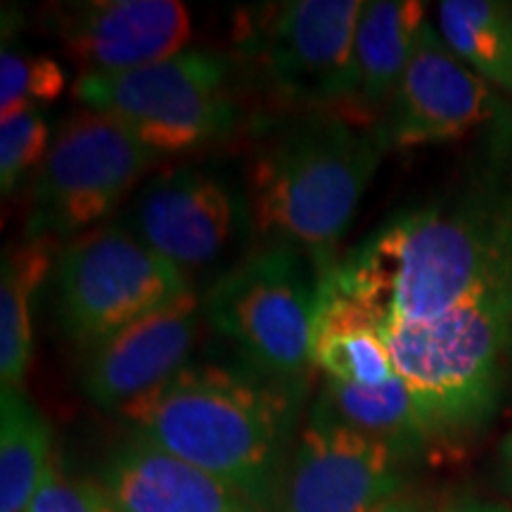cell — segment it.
<instances>
[{"instance_id": "obj_23", "label": "cell", "mask_w": 512, "mask_h": 512, "mask_svg": "<svg viewBox=\"0 0 512 512\" xmlns=\"http://www.w3.org/2000/svg\"><path fill=\"white\" fill-rule=\"evenodd\" d=\"M50 126L38 107L0 117V190L8 197L29 169L48 157Z\"/></svg>"}, {"instance_id": "obj_10", "label": "cell", "mask_w": 512, "mask_h": 512, "mask_svg": "<svg viewBox=\"0 0 512 512\" xmlns=\"http://www.w3.org/2000/svg\"><path fill=\"white\" fill-rule=\"evenodd\" d=\"M413 463L316 399L294 439L275 512H370L403 494Z\"/></svg>"}, {"instance_id": "obj_6", "label": "cell", "mask_w": 512, "mask_h": 512, "mask_svg": "<svg viewBox=\"0 0 512 512\" xmlns=\"http://www.w3.org/2000/svg\"><path fill=\"white\" fill-rule=\"evenodd\" d=\"M74 98L83 110L114 119L162 157L197 150L238 124L230 60L204 48L128 72L79 74Z\"/></svg>"}, {"instance_id": "obj_11", "label": "cell", "mask_w": 512, "mask_h": 512, "mask_svg": "<svg viewBox=\"0 0 512 512\" xmlns=\"http://www.w3.org/2000/svg\"><path fill=\"white\" fill-rule=\"evenodd\" d=\"M126 228L185 273L216 264L252 223L247 197L226 178L204 166H171L143 185Z\"/></svg>"}, {"instance_id": "obj_20", "label": "cell", "mask_w": 512, "mask_h": 512, "mask_svg": "<svg viewBox=\"0 0 512 512\" xmlns=\"http://www.w3.org/2000/svg\"><path fill=\"white\" fill-rule=\"evenodd\" d=\"M50 242H29L10 249L0 266V384L22 389L34 356L31 299L46 278Z\"/></svg>"}, {"instance_id": "obj_22", "label": "cell", "mask_w": 512, "mask_h": 512, "mask_svg": "<svg viewBox=\"0 0 512 512\" xmlns=\"http://www.w3.org/2000/svg\"><path fill=\"white\" fill-rule=\"evenodd\" d=\"M67 74L55 57L5 46L0 53V117L24 107L50 105L62 98Z\"/></svg>"}, {"instance_id": "obj_9", "label": "cell", "mask_w": 512, "mask_h": 512, "mask_svg": "<svg viewBox=\"0 0 512 512\" xmlns=\"http://www.w3.org/2000/svg\"><path fill=\"white\" fill-rule=\"evenodd\" d=\"M361 0H287L249 12L240 46L299 110H342L351 91Z\"/></svg>"}, {"instance_id": "obj_8", "label": "cell", "mask_w": 512, "mask_h": 512, "mask_svg": "<svg viewBox=\"0 0 512 512\" xmlns=\"http://www.w3.org/2000/svg\"><path fill=\"white\" fill-rule=\"evenodd\" d=\"M159 157L105 114H74L34 181L27 240L55 242L91 228L112 214Z\"/></svg>"}, {"instance_id": "obj_3", "label": "cell", "mask_w": 512, "mask_h": 512, "mask_svg": "<svg viewBox=\"0 0 512 512\" xmlns=\"http://www.w3.org/2000/svg\"><path fill=\"white\" fill-rule=\"evenodd\" d=\"M389 150L382 124L339 110H297L261 126L247 166V209L268 247L309 254L320 271L354 221Z\"/></svg>"}, {"instance_id": "obj_26", "label": "cell", "mask_w": 512, "mask_h": 512, "mask_svg": "<svg viewBox=\"0 0 512 512\" xmlns=\"http://www.w3.org/2000/svg\"><path fill=\"white\" fill-rule=\"evenodd\" d=\"M498 482L501 489L512 496V432L501 444V456H498Z\"/></svg>"}, {"instance_id": "obj_15", "label": "cell", "mask_w": 512, "mask_h": 512, "mask_svg": "<svg viewBox=\"0 0 512 512\" xmlns=\"http://www.w3.org/2000/svg\"><path fill=\"white\" fill-rule=\"evenodd\" d=\"M100 486L119 512H264L235 486L138 437L112 453Z\"/></svg>"}, {"instance_id": "obj_2", "label": "cell", "mask_w": 512, "mask_h": 512, "mask_svg": "<svg viewBox=\"0 0 512 512\" xmlns=\"http://www.w3.org/2000/svg\"><path fill=\"white\" fill-rule=\"evenodd\" d=\"M306 387L245 363H188L164 384L119 408L131 437L162 448L275 512Z\"/></svg>"}, {"instance_id": "obj_27", "label": "cell", "mask_w": 512, "mask_h": 512, "mask_svg": "<svg viewBox=\"0 0 512 512\" xmlns=\"http://www.w3.org/2000/svg\"><path fill=\"white\" fill-rule=\"evenodd\" d=\"M439 512H512V508L503 503H491V501H477V498H467V501H458L446 505Z\"/></svg>"}, {"instance_id": "obj_24", "label": "cell", "mask_w": 512, "mask_h": 512, "mask_svg": "<svg viewBox=\"0 0 512 512\" xmlns=\"http://www.w3.org/2000/svg\"><path fill=\"white\" fill-rule=\"evenodd\" d=\"M27 512H119L105 489L86 482H72L62 477L55 465L43 477L41 486L31 498Z\"/></svg>"}, {"instance_id": "obj_7", "label": "cell", "mask_w": 512, "mask_h": 512, "mask_svg": "<svg viewBox=\"0 0 512 512\" xmlns=\"http://www.w3.org/2000/svg\"><path fill=\"white\" fill-rule=\"evenodd\" d=\"M55 287L62 332L86 354L192 290L181 268L126 226L69 242L57 256Z\"/></svg>"}, {"instance_id": "obj_12", "label": "cell", "mask_w": 512, "mask_h": 512, "mask_svg": "<svg viewBox=\"0 0 512 512\" xmlns=\"http://www.w3.org/2000/svg\"><path fill=\"white\" fill-rule=\"evenodd\" d=\"M501 102L482 76L458 60L437 29L425 22L403 79L382 117L389 147L441 143L484 126Z\"/></svg>"}, {"instance_id": "obj_5", "label": "cell", "mask_w": 512, "mask_h": 512, "mask_svg": "<svg viewBox=\"0 0 512 512\" xmlns=\"http://www.w3.org/2000/svg\"><path fill=\"white\" fill-rule=\"evenodd\" d=\"M320 268L292 247H266L214 280L202 299L211 330L256 373L306 387L313 370Z\"/></svg>"}, {"instance_id": "obj_21", "label": "cell", "mask_w": 512, "mask_h": 512, "mask_svg": "<svg viewBox=\"0 0 512 512\" xmlns=\"http://www.w3.org/2000/svg\"><path fill=\"white\" fill-rule=\"evenodd\" d=\"M439 34L486 83L512 95V8L496 0L439 3Z\"/></svg>"}, {"instance_id": "obj_18", "label": "cell", "mask_w": 512, "mask_h": 512, "mask_svg": "<svg viewBox=\"0 0 512 512\" xmlns=\"http://www.w3.org/2000/svg\"><path fill=\"white\" fill-rule=\"evenodd\" d=\"M318 401L349 427L411 458H418L434 439L418 401L399 375L380 387H354L325 377Z\"/></svg>"}, {"instance_id": "obj_1", "label": "cell", "mask_w": 512, "mask_h": 512, "mask_svg": "<svg viewBox=\"0 0 512 512\" xmlns=\"http://www.w3.org/2000/svg\"><path fill=\"white\" fill-rule=\"evenodd\" d=\"M325 290L382 325H422L512 297V188L408 209L320 271Z\"/></svg>"}, {"instance_id": "obj_25", "label": "cell", "mask_w": 512, "mask_h": 512, "mask_svg": "<svg viewBox=\"0 0 512 512\" xmlns=\"http://www.w3.org/2000/svg\"><path fill=\"white\" fill-rule=\"evenodd\" d=\"M370 512H434V510L430 508V503H425L422 498L408 496L406 491H403V494L389 498V501L380 503Z\"/></svg>"}, {"instance_id": "obj_16", "label": "cell", "mask_w": 512, "mask_h": 512, "mask_svg": "<svg viewBox=\"0 0 512 512\" xmlns=\"http://www.w3.org/2000/svg\"><path fill=\"white\" fill-rule=\"evenodd\" d=\"M425 22V5L415 0L363 3L354 38L351 91L339 112L361 124H382Z\"/></svg>"}, {"instance_id": "obj_14", "label": "cell", "mask_w": 512, "mask_h": 512, "mask_svg": "<svg viewBox=\"0 0 512 512\" xmlns=\"http://www.w3.org/2000/svg\"><path fill=\"white\" fill-rule=\"evenodd\" d=\"M202 313V299L188 290L88 351L81 375L83 394L105 411H119L171 380L190 363Z\"/></svg>"}, {"instance_id": "obj_13", "label": "cell", "mask_w": 512, "mask_h": 512, "mask_svg": "<svg viewBox=\"0 0 512 512\" xmlns=\"http://www.w3.org/2000/svg\"><path fill=\"white\" fill-rule=\"evenodd\" d=\"M50 31L81 74H117L188 50L192 19L178 0H91L53 10Z\"/></svg>"}, {"instance_id": "obj_17", "label": "cell", "mask_w": 512, "mask_h": 512, "mask_svg": "<svg viewBox=\"0 0 512 512\" xmlns=\"http://www.w3.org/2000/svg\"><path fill=\"white\" fill-rule=\"evenodd\" d=\"M311 361L328 380L354 387H380L396 377L394 358L375 320L323 285L318 292Z\"/></svg>"}, {"instance_id": "obj_19", "label": "cell", "mask_w": 512, "mask_h": 512, "mask_svg": "<svg viewBox=\"0 0 512 512\" xmlns=\"http://www.w3.org/2000/svg\"><path fill=\"white\" fill-rule=\"evenodd\" d=\"M50 422L22 389L0 392V512H27L50 470Z\"/></svg>"}, {"instance_id": "obj_4", "label": "cell", "mask_w": 512, "mask_h": 512, "mask_svg": "<svg viewBox=\"0 0 512 512\" xmlns=\"http://www.w3.org/2000/svg\"><path fill=\"white\" fill-rule=\"evenodd\" d=\"M380 332L434 437L475 430L496 411L512 373V297Z\"/></svg>"}]
</instances>
